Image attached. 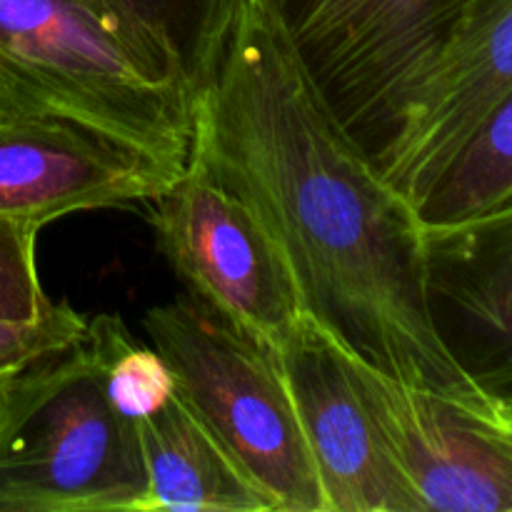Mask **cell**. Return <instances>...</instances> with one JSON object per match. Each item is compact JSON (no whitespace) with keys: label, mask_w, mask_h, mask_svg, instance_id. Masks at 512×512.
I'll use <instances>...</instances> for the list:
<instances>
[{"label":"cell","mask_w":512,"mask_h":512,"mask_svg":"<svg viewBox=\"0 0 512 512\" xmlns=\"http://www.w3.org/2000/svg\"><path fill=\"white\" fill-rule=\"evenodd\" d=\"M468 0H265L305 73L378 163Z\"/></svg>","instance_id":"5"},{"label":"cell","mask_w":512,"mask_h":512,"mask_svg":"<svg viewBox=\"0 0 512 512\" xmlns=\"http://www.w3.org/2000/svg\"><path fill=\"white\" fill-rule=\"evenodd\" d=\"M43 225L0 218V320H35L53 308L38 273V233Z\"/></svg>","instance_id":"15"},{"label":"cell","mask_w":512,"mask_h":512,"mask_svg":"<svg viewBox=\"0 0 512 512\" xmlns=\"http://www.w3.org/2000/svg\"><path fill=\"white\" fill-rule=\"evenodd\" d=\"M423 233L440 338L478 388L512 398V195Z\"/></svg>","instance_id":"10"},{"label":"cell","mask_w":512,"mask_h":512,"mask_svg":"<svg viewBox=\"0 0 512 512\" xmlns=\"http://www.w3.org/2000/svg\"><path fill=\"white\" fill-rule=\"evenodd\" d=\"M512 195V90L413 205L420 228L435 230L485 213Z\"/></svg>","instance_id":"13"},{"label":"cell","mask_w":512,"mask_h":512,"mask_svg":"<svg viewBox=\"0 0 512 512\" xmlns=\"http://www.w3.org/2000/svg\"><path fill=\"white\" fill-rule=\"evenodd\" d=\"M325 512H423L350 373L345 350L303 313L275 350Z\"/></svg>","instance_id":"8"},{"label":"cell","mask_w":512,"mask_h":512,"mask_svg":"<svg viewBox=\"0 0 512 512\" xmlns=\"http://www.w3.org/2000/svg\"><path fill=\"white\" fill-rule=\"evenodd\" d=\"M145 493L138 425L85 340L0 385V512H140Z\"/></svg>","instance_id":"3"},{"label":"cell","mask_w":512,"mask_h":512,"mask_svg":"<svg viewBox=\"0 0 512 512\" xmlns=\"http://www.w3.org/2000/svg\"><path fill=\"white\" fill-rule=\"evenodd\" d=\"M145 210L190 295L270 353L280 350L305 308L253 205L190 153L183 173Z\"/></svg>","instance_id":"6"},{"label":"cell","mask_w":512,"mask_h":512,"mask_svg":"<svg viewBox=\"0 0 512 512\" xmlns=\"http://www.w3.org/2000/svg\"><path fill=\"white\" fill-rule=\"evenodd\" d=\"M510 90L512 0H468L380 153L383 178L418 203Z\"/></svg>","instance_id":"9"},{"label":"cell","mask_w":512,"mask_h":512,"mask_svg":"<svg viewBox=\"0 0 512 512\" xmlns=\"http://www.w3.org/2000/svg\"><path fill=\"white\" fill-rule=\"evenodd\" d=\"M148 25L170 40L183 55L185 65H193L205 35L223 13L228 0H123Z\"/></svg>","instance_id":"17"},{"label":"cell","mask_w":512,"mask_h":512,"mask_svg":"<svg viewBox=\"0 0 512 512\" xmlns=\"http://www.w3.org/2000/svg\"><path fill=\"white\" fill-rule=\"evenodd\" d=\"M193 148L243 195L305 313L380 373L478 393L438 333L415 210L340 125L265 0H228L193 65Z\"/></svg>","instance_id":"1"},{"label":"cell","mask_w":512,"mask_h":512,"mask_svg":"<svg viewBox=\"0 0 512 512\" xmlns=\"http://www.w3.org/2000/svg\"><path fill=\"white\" fill-rule=\"evenodd\" d=\"M85 343L103 365L110 405L130 423L150 418L175 395V378L163 355L133 338L120 315L88 320Z\"/></svg>","instance_id":"14"},{"label":"cell","mask_w":512,"mask_h":512,"mask_svg":"<svg viewBox=\"0 0 512 512\" xmlns=\"http://www.w3.org/2000/svg\"><path fill=\"white\" fill-rule=\"evenodd\" d=\"M178 175L60 120H0V218L145 208Z\"/></svg>","instance_id":"11"},{"label":"cell","mask_w":512,"mask_h":512,"mask_svg":"<svg viewBox=\"0 0 512 512\" xmlns=\"http://www.w3.org/2000/svg\"><path fill=\"white\" fill-rule=\"evenodd\" d=\"M343 350L420 510L512 512V398L415 388Z\"/></svg>","instance_id":"7"},{"label":"cell","mask_w":512,"mask_h":512,"mask_svg":"<svg viewBox=\"0 0 512 512\" xmlns=\"http://www.w3.org/2000/svg\"><path fill=\"white\" fill-rule=\"evenodd\" d=\"M138 438L148 480L140 512H278L178 393L140 420Z\"/></svg>","instance_id":"12"},{"label":"cell","mask_w":512,"mask_h":512,"mask_svg":"<svg viewBox=\"0 0 512 512\" xmlns=\"http://www.w3.org/2000/svg\"><path fill=\"white\" fill-rule=\"evenodd\" d=\"M168 363L178 398L223 440L278 512H325L275 353L190 298L155 305L143 318Z\"/></svg>","instance_id":"4"},{"label":"cell","mask_w":512,"mask_h":512,"mask_svg":"<svg viewBox=\"0 0 512 512\" xmlns=\"http://www.w3.org/2000/svg\"><path fill=\"white\" fill-rule=\"evenodd\" d=\"M60 120L183 173L193 80L123 0H0V120Z\"/></svg>","instance_id":"2"},{"label":"cell","mask_w":512,"mask_h":512,"mask_svg":"<svg viewBox=\"0 0 512 512\" xmlns=\"http://www.w3.org/2000/svg\"><path fill=\"white\" fill-rule=\"evenodd\" d=\"M85 333L88 320L68 300L53 303L35 320H0V385L50 355L75 348L83 343Z\"/></svg>","instance_id":"16"}]
</instances>
